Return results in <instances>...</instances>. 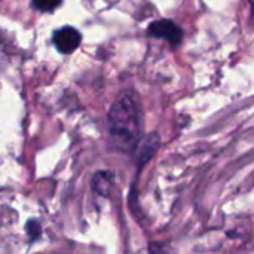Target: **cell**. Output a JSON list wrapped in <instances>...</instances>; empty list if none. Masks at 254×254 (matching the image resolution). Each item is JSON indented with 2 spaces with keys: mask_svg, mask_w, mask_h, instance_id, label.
I'll return each instance as SVG.
<instances>
[{
  "mask_svg": "<svg viewBox=\"0 0 254 254\" xmlns=\"http://www.w3.org/2000/svg\"><path fill=\"white\" fill-rule=\"evenodd\" d=\"M113 185V174L109 171H100L92 179V189L95 193L101 196H109Z\"/></svg>",
  "mask_w": 254,
  "mask_h": 254,
  "instance_id": "obj_5",
  "label": "cell"
},
{
  "mask_svg": "<svg viewBox=\"0 0 254 254\" xmlns=\"http://www.w3.org/2000/svg\"><path fill=\"white\" fill-rule=\"evenodd\" d=\"M147 33L152 37H159L168 40L173 46H179L183 39L182 28L171 19H158L147 27Z\"/></svg>",
  "mask_w": 254,
  "mask_h": 254,
  "instance_id": "obj_2",
  "label": "cell"
},
{
  "mask_svg": "<svg viewBox=\"0 0 254 254\" xmlns=\"http://www.w3.org/2000/svg\"><path fill=\"white\" fill-rule=\"evenodd\" d=\"M159 144H161V138H159V135H158L156 132L150 134L149 137H146V138L141 141V144H140V147H138V156H137V158H138V162H140V167H141L144 162H147V161L156 153Z\"/></svg>",
  "mask_w": 254,
  "mask_h": 254,
  "instance_id": "obj_4",
  "label": "cell"
},
{
  "mask_svg": "<svg viewBox=\"0 0 254 254\" xmlns=\"http://www.w3.org/2000/svg\"><path fill=\"white\" fill-rule=\"evenodd\" d=\"M109 131L113 144L121 150H132L143 132V112L137 95L122 94L109 112Z\"/></svg>",
  "mask_w": 254,
  "mask_h": 254,
  "instance_id": "obj_1",
  "label": "cell"
},
{
  "mask_svg": "<svg viewBox=\"0 0 254 254\" xmlns=\"http://www.w3.org/2000/svg\"><path fill=\"white\" fill-rule=\"evenodd\" d=\"M252 7H253V16H254V0H252Z\"/></svg>",
  "mask_w": 254,
  "mask_h": 254,
  "instance_id": "obj_8",
  "label": "cell"
},
{
  "mask_svg": "<svg viewBox=\"0 0 254 254\" xmlns=\"http://www.w3.org/2000/svg\"><path fill=\"white\" fill-rule=\"evenodd\" d=\"M63 0H31L33 6L40 12H51L61 4Z\"/></svg>",
  "mask_w": 254,
  "mask_h": 254,
  "instance_id": "obj_6",
  "label": "cell"
},
{
  "mask_svg": "<svg viewBox=\"0 0 254 254\" xmlns=\"http://www.w3.org/2000/svg\"><path fill=\"white\" fill-rule=\"evenodd\" d=\"M54 45L55 48L61 52V54H70L73 51H76L80 45V33L73 28V27H63L60 30H57L54 33Z\"/></svg>",
  "mask_w": 254,
  "mask_h": 254,
  "instance_id": "obj_3",
  "label": "cell"
},
{
  "mask_svg": "<svg viewBox=\"0 0 254 254\" xmlns=\"http://www.w3.org/2000/svg\"><path fill=\"white\" fill-rule=\"evenodd\" d=\"M27 232L31 237V240H36L40 235V225L36 220H30L27 223Z\"/></svg>",
  "mask_w": 254,
  "mask_h": 254,
  "instance_id": "obj_7",
  "label": "cell"
}]
</instances>
